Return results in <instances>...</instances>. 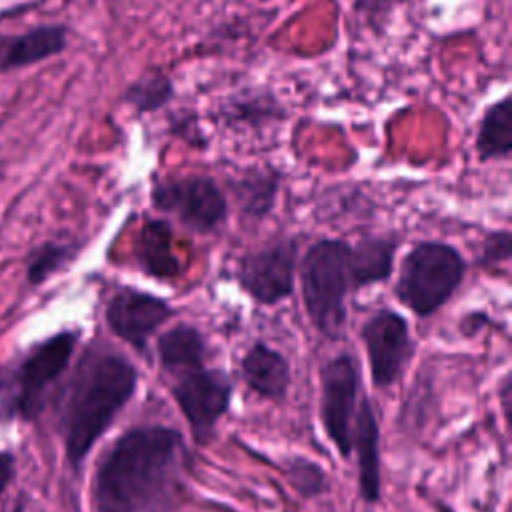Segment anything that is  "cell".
Returning a JSON list of instances; mask_svg holds the SVG:
<instances>
[{
	"mask_svg": "<svg viewBox=\"0 0 512 512\" xmlns=\"http://www.w3.org/2000/svg\"><path fill=\"white\" fill-rule=\"evenodd\" d=\"M182 448V436L166 426H138L124 432L96 470L92 486L96 510H150L166 492Z\"/></svg>",
	"mask_w": 512,
	"mask_h": 512,
	"instance_id": "1",
	"label": "cell"
},
{
	"mask_svg": "<svg viewBox=\"0 0 512 512\" xmlns=\"http://www.w3.org/2000/svg\"><path fill=\"white\" fill-rule=\"evenodd\" d=\"M134 390L136 368L122 354L92 352L82 360L62 416L66 456L76 470Z\"/></svg>",
	"mask_w": 512,
	"mask_h": 512,
	"instance_id": "2",
	"label": "cell"
},
{
	"mask_svg": "<svg viewBox=\"0 0 512 512\" xmlns=\"http://www.w3.org/2000/svg\"><path fill=\"white\" fill-rule=\"evenodd\" d=\"M302 302L314 328L336 338L346 324L350 280V244L342 238L312 242L298 264Z\"/></svg>",
	"mask_w": 512,
	"mask_h": 512,
	"instance_id": "3",
	"label": "cell"
},
{
	"mask_svg": "<svg viewBox=\"0 0 512 512\" xmlns=\"http://www.w3.org/2000/svg\"><path fill=\"white\" fill-rule=\"evenodd\" d=\"M466 274L462 252L442 240H420L402 258L394 296L416 316L438 312L460 288Z\"/></svg>",
	"mask_w": 512,
	"mask_h": 512,
	"instance_id": "4",
	"label": "cell"
},
{
	"mask_svg": "<svg viewBox=\"0 0 512 512\" xmlns=\"http://www.w3.org/2000/svg\"><path fill=\"white\" fill-rule=\"evenodd\" d=\"M76 342L78 334L66 330L36 344L0 382V412L8 418H36L44 408L48 388L66 370Z\"/></svg>",
	"mask_w": 512,
	"mask_h": 512,
	"instance_id": "5",
	"label": "cell"
},
{
	"mask_svg": "<svg viewBox=\"0 0 512 512\" xmlns=\"http://www.w3.org/2000/svg\"><path fill=\"white\" fill-rule=\"evenodd\" d=\"M150 204L156 212L174 216L196 234L218 232L228 218V196L206 174L158 178L150 190Z\"/></svg>",
	"mask_w": 512,
	"mask_h": 512,
	"instance_id": "6",
	"label": "cell"
},
{
	"mask_svg": "<svg viewBox=\"0 0 512 512\" xmlns=\"http://www.w3.org/2000/svg\"><path fill=\"white\" fill-rule=\"evenodd\" d=\"M300 238L280 236L244 252L236 262L240 288L258 304L274 306L294 292Z\"/></svg>",
	"mask_w": 512,
	"mask_h": 512,
	"instance_id": "7",
	"label": "cell"
},
{
	"mask_svg": "<svg viewBox=\"0 0 512 512\" xmlns=\"http://www.w3.org/2000/svg\"><path fill=\"white\" fill-rule=\"evenodd\" d=\"M170 376L172 396L198 442L208 440L230 406L232 386L224 372L198 364Z\"/></svg>",
	"mask_w": 512,
	"mask_h": 512,
	"instance_id": "8",
	"label": "cell"
},
{
	"mask_svg": "<svg viewBox=\"0 0 512 512\" xmlns=\"http://www.w3.org/2000/svg\"><path fill=\"white\" fill-rule=\"evenodd\" d=\"M320 416L328 438L342 456L352 452L354 422L358 412L360 368L354 356L340 354L326 362L320 372Z\"/></svg>",
	"mask_w": 512,
	"mask_h": 512,
	"instance_id": "9",
	"label": "cell"
},
{
	"mask_svg": "<svg viewBox=\"0 0 512 512\" xmlns=\"http://www.w3.org/2000/svg\"><path fill=\"white\" fill-rule=\"evenodd\" d=\"M360 336L366 346L374 384L380 388L392 386L412 354L406 318L390 308H380L362 324Z\"/></svg>",
	"mask_w": 512,
	"mask_h": 512,
	"instance_id": "10",
	"label": "cell"
},
{
	"mask_svg": "<svg viewBox=\"0 0 512 512\" xmlns=\"http://www.w3.org/2000/svg\"><path fill=\"white\" fill-rule=\"evenodd\" d=\"M172 314L174 310L164 298L132 286L114 292L104 310L108 328L136 350H144L150 336Z\"/></svg>",
	"mask_w": 512,
	"mask_h": 512,
	"instance_id": "11",
	"label": "cell"
},
{
	"mask_svg": "<svg viewBox=\"0 0 512 512\" xmlns=\"http://www.w3.org/2000/svg\"><path fill=\"white\" fill-rule=\"evenodd\" d=\"M282 172L274 166H250L228 180L232 200L246 220H264L278 198Z\"/></svg>",
	"mask_w": 512,
	"mask_h": 512,
	"instance_id": "12",
	"label": "cell"
},
{
	"mask_svg": "<svg viewBox=\"0 0 512 512\" xmlns=\"http://www.w3.org/2000/svg\"><path fill=\"white\" fill-rule=\"evenodd\" d=\"M68 44V28L42 24L22 34L0 38V72L24 68L60 54Z\"/></svg>",
	"mask_w": 512,
	"mask_h": 512,
	"instance_id": "13",
	"label": "cell"
},
{
	"mask_svg": "<svg viewBox=\"0 0 512 512\" xmlns=\"http://www.w3.org/2000/svg\"><path fill=\"white\" fill-rule=\"evenodd\" d=\"M402 236L396 232L366 234L350 244V280L352 290L386 282L394 270L396 250Z\"/></svg>",
	"mask_w": 512,
	"mask_h": 512,
	"instance_id": "14",
	"label": "cell"
},
{
	"mask_svg": "<svg viewBox=\"0 0 512 512\" xmlns=\"http://www.w3.org/2000/svg\"><path fill=\"white\" fill-rule=\"evenodd\" d=\"M172 224L166 218H146L136 236V262L140 270L158 280L180 274V260L172 250Z\"/></svg>",
	"mask_w": 512,
	"mask_h": 512,
	"instance_id": "15",
	"label": "cell"
},
{
	"mask_svg": "<svg viewBox=\"0 0 512 512\" xmlns=\"http://www.w3.org/2000/svg\"><path fill=\"white\" fill-rule=\"evenodd\" d=\"M352 450L358 454L360 492L366 502H376L380 496V452L378 424L368 398H362L356 412Z\"/></svg>",
	"mask_w": 512,
	"mask_h": 512,
	"instance_id": "16",
	"label": "cell"
},
{
	"mask_svg": "<svg viewBox=\"0 0 512 512\" xmlns=\"http://www.w3.org/2000/svg\"><path fill=\"white\" fill-rule=\"evenodd\" d=\"M246 384L260 396L278 400L286 394L290 384L288 360L274 348L256 342L248 348L240 362Z\"/></svg>",
	"mask_w": 512,
	"mask_h": 512,
	"instance_id": "17",
	"label": "cell"
},
{
	"mask_svg": "<svg viewBox=\"0 0 512 512\" xmlns=\"http://www.w3.org/2000/svg\"><path fill=\"white\" fill-rule=\"evenodd\" d=\"M474 148L480 162L508 160L512 156V98L508 94L484 110Z\"/></svg>",
	"mask_w": 512,
	"mask_h": 512,
	"instance_id": "18",
	"label": "cell"
},
{
	"mask_svg": "<svg viewBox=\"0 0 512 512\" xmlns=\"http://www.w3.org/2000/svg\"><path fill=\"white\" fill-rule=\"evenodd\" d=\"M160 366L166 374L206 364L208 344L202 332L190 324H176L160 334L158 342Z\"/></svg>",
	"mask_w": 512,
	"mask_h": 512,
	"instance_id": "19",
	"label": "cell"
},
{
	"mask_svg": "<svg viewBox=\"0 0 512 512\" xmlns=\"http://www.w3.org/2000/svg\"><path fill=\"white\" fill-rule=\"evenodd\" d=\"M224 124L232 128H264L270 122L284 118V108L268 90L250 94H234L220 106Z\"/></svg>",
	"mask_w": 512,
	"mask_h": 512,
	"instance_id": "20",
	"label": "cell"
},
{
	"mask_svg": "<svg viewBox=\"0 0 512 512\" xmlns=\"http://www.w3.org/2000/svg\"><path fill=\"white\" fill-rule=\"evenodd\" d=\"M176 96L172 78L162 70H146L124 90V102L138 114H152Z\"/></svg>",
	"mask_w": 512,
	"mask_h": 512,
	"instance_id": "21",
	"label": "cell"
},
{
	"mask_svg": "<svg viewBox=\"0 0 512 512\" xmlns=\"http://www.w3.org/2000/svg\"><path fill=\"white\" fill-rule=\"evenodd\" d=\"M78 252V244L74 242H44L30 256L26 266V276L30 284H42L48 276L64 268L70 260H74Z\"/></svg>",
	"mask_w": 512,
	"mask_h": 512,
	"instance_id": "22",
	"label": "cell"
},
{
	"mask_svg": "<svg viewBox=\"0 0 512 512\" xmlns=\"http://www.w3.org/2000/svg\"><path fill=\"white\" fill-rule=\"evenodd\" d=\"M512 256V234L510 230H490L480 242V252L476 256L478 266H498L506 264Z\"/></svg>",
	"mask_w": 512,
	"mask_h": 512,
	"instance_id": "23",
	"label": "cell"
},
{
	"mask_svg": "<svg viewBox=\"0 0 512 512\" xmlns=\"http://www.w3.org/2000/svg\"><path fill=\"white\" fill-rule=\"evenodd\" d=\"M396 0H354V12L360 14L370 28L380 32L394 12Z\"/></svg>",
	"mask_w": 512,
	"mask_h": 512,
	"instance_id": "24",
	"label": "cell"
},
{
	"mask_svg": "<svg viewBox=\"0 0 512 512\" xmlns=\"http://www.w3.org/2000/svg\"><path fill=\"white\" fill-rule=\"evenodd\" d=\"M14 476V456L10 452H0V496L8 488Z\"/></svg>",
	"mask_w": 512,
	"mask_h": 512,
	"instance_id": "25",
	"label": "cell"
}]
</instances>
